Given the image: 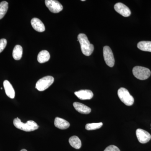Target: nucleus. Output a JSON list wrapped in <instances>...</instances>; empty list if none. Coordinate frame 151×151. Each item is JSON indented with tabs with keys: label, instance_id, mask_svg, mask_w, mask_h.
<instances>
[{
	"label": "nucleus",
	"instance_id": "8",
	"mask_svg": "<svg viewBox=\"0 0 151 151\" xmlns=\"http://www.w3.org/2000/svg\"><path fill=\"white\" fill-rule=\"evenodd\" d=\"M136 135L138 141L142 144L147 143L151 139L150 134L149 132L142 129H139L137 130Z\"/></svg>",
	"mask_w": 151,
	"mask_h": 151
},
{
	"label": "nucleus",
	"instance_id": "13",
	"mask_svg": "<svg viewBox=\"0 0 151 151\" xmlns=\"http://www.w3.org/2000/svg\"><path fill=\"white\" fill-rule=\"evenodd\" d=\"M55 126L60 129H66L70 127V124L66 120L59 117H56L55 119Z\"/></svg>",
	"mask_w": 151,
	"mask_h": 151
},
{
	"label": "nucleus",
	"instance_id": "16",
	"mask_svg": "<svg viewBox=\"0 0 151 151\" xmlns=\"http://www.w3.org/2000/svg\"><path fill=\"white\" fill-rule=\"evenodd\" d=\"M69 143L71 147L76 149H79L81 147V140L77 136H72L69 138Z\"/></svg>",
	"mask_w": 151,
	"mask_h": 151
},
{
	"label": "nucleus",
	"instance_id": "21",
	"mask_svg": "<svg viewBox=\"0 0 151 151\" xmlns=\"http://www.w3.org/2000/svg\"><path fill=\"white\" fill-rule=\"evenodd\" d=\"M7 45V40L5 39L0 40V53L5 48Z\"/></svg>",
	"mask_w": 151,
	"mask_h": 151
},
{
	"label": "nucleus",
	"instance_id": "4",
	"mask_svg": "<svg viewBox=\"0 0 151 151\" xmlns=\"http://www.w3.org/2000/svg\"><path fill=\"white\" fill-rule=\"evenodd\" d=\"M118 94L120 100L126 105L132 106L134 104V97L126 88H120L118 90Z\"/></svg>",
	"mask_w": 151,
	"mask_h": 151
},
{
	"label": "nucleus",
	"instance_id": "3",
	"mask_svg": "<svg viewBox=\"0 0 151 151\" xmlns=\"http://www.w3.org/2000/svg\"><path fill=\"white\" fill-rule=\"evenodd\" d=\"M132 72L136 78L142 80L147 79L151 74L150 70L149 68L140 66L134 67Z\"/></svg>",
	"mask_w": 151,
	"mask_h": 151
},
{
	"label": "nucleus",
	"instance_id": "10",
	"mask_svg": "<svg viewBox=\"0 0 151 151\" xmlns=\"http://www.w3.org/2000/svg\"><path fill=\"white\" fill-rule=\"evenodd\" d=\"M74 94L81 100H90L94 96L92 91L88 89L79 90L74 92Z\"/></svg>",
	"mask_w": 151,
	"mask_h": 151
},
{
	"label": "nucleus",
	"instance_id": "14",
	"mask_svg": "<svg viewBox=\"0 0 151 151\" xmlns=\"http://www.w3.org/2000/svg\"><path fill=\"white\" fill-rule=\"evenodd\" d=\"M3 84L6 94L11 99H14L15 97V91L9 81L5 80Z\"/></svg>",
	"mask_w": 151,
	"mask_h": 151
},
{
	"label": "nucleus",
	"instance_id": "2",
	"mask_svg": "<svg viewBox=\"0 0 151 151\" xmlns=\"http://www.w3.org/2000/svg\"><path fill=\"white\" fill-rule=\"evenodd\" d=\"M13 124L16 128L27 132L35 131L39 127L34 121H29L26 123H23L18 118L14 119Z\"/></svg>",
	"mask_w": 151,
	"mask_h": 151
},
{
	"label": "nucleus",
	"instance_id": "5",
	"mask_svg": "<svg viewBox=\"0 0 151 151\" xmlns=\"http://www.w3.org/2000/svg\"><path fill=\"white\" fill-rule=\"evenodd\" d=\"M54 78L52 76H48L40 78L36 84L35 88L39 91H43L48 88L53 84Z\"/></svg>",
	"mask_w": 151,
	"mask_h": 151
},
{
	"label": "nucleus",
	"instance_id": "24",
	"mask_svg": "<svg viewBox=\"0 0 151 151\" xmlns=\"http://www.w3.org/2000/svg\"><path fill=\"white\" fill-rule=\"evenodd\" d=\"M85 1V0H82V1Z\"/></svg>",
	"mask_w": 151,
	"mask_h": 151
},
{
	"label": "nucleus",
	"instance_id": "15",
	"mask_svg": "<svg viewBox=\"0 0 151 151\" xmlns=\"http://www.w3.org/2000/svg\"><path fill=\"white\" fill-rule=\"evenodd\" d=\"M50 58L49 52L46 50H43L40 51L38 55L37 60L40 63H45L47 62Z\"/></svg>",
	"mask_w": 151,
	"mask_h": 151
},
{
	"label": "nucleus",
	"instance_id": "12",
	"mask_svg": "<svg viewBox=\"0 0 151 151\" xmlns=\"http://www.w3.org/2000/svg\"><path fill=\"white\" fill-rule=\"evenodd\" d=\"M73 106L76 111L81 114H88L91 112V108L82 103L75 102L73 103Z\"/></svg>",
	"mask_w": 151,
	"mask_h": 151
},
{
	"label": "nucleus",
	"instance_id": "23",
	"mask_svg": "<svg viewBox=\"0 0 151 151\" xmlns=\"http://www.w3.org/2000/svg\"><path fill=\"white\" fill-rule=\"evenodd\" d=\"M20 151H27V150H25V149H23V150H21Z\"/></svg>",
	"mask_w": 151,
	"mask_h": 151
},
{
	"label": "nucleus",
	"instance_id": "7",
	"mask_svg": "<svg viewBox=\"0 0 151 151\" xmlns=\"http://www.w3.org/2000/svg\"><path fill=\"white\" fill-rule=\"evenodd\" d=\"M45 4L49 10L53 13H58L63 9L62 4L56 0H46Z\"/></svg>",
	"mask_w": 151,
	"mask_h": 151
},
{
	"label": "nucleus",
	"instance_id": "1",
	"mask_svg": "<svg viewBox=\"0 0 151 151\" xmlns=\"http://www.w3.org/2000/svg\"><path fill=\"white\" fill-rule=\"evenodd\" d=\"M78 41L81 45V51L86 56H89L94 50V46L90 43L88 38L84 34H79L78 36Z\"/></svg>",
	"mask_w": 151,
	"mask_h": 151
},
{
	"label": "nucleus",
	"instance_id": "22",
	"mask_svg": "<svg viewBox=\"0 0 151 151\" xmlns=\"http://www.w3.org/2000/svg\"><path fill=\"white\" fill-rule=\"evenodd\" d=\"M104 151H121L120 149L114 145H110L107 147Z\"/></svg>",
	"mask_w": 151,
	"mask_h": 151
},
{
	"label": "nucleus",
	"instance_id": "6",
	"mask_svg": "<svg viewBox=\"0 0 151 151\" xmlns=\"http://www.w3.org/2000/svg\"><path fill=\"white\" fill-rule=\"evenodd\" d=\"M103 56L106 64L109 67H112L115 64V59L113 52L108 46L103 47Z\"/></svg>",
	"mask_w": 151,
	"mask_h": 151
},
{
	"label": "nucleus",
	"instance_id": "17",
	"mask_svg": "<svg viewBox=\"0 0 151 151\" xmlns=\"http://www.w3.org/2000/svg\"><path fill=\"white\" fill-rule=\"evenodd\" d=\"M23 54V49L20 45H17L14 47L13 51V57L16 60L21 59Z\"/></svg>",
	"mask_w": 151,
	"mask_h": 151
},
{
	"label": "nucleus",
	"instance_id": "19",
	"mask_svg": "<svg viewBox=\"0 0 151 151\" xmlns=\"http://www.w3.org/2000/svg\"><path fill=\"white\" fill-rule=\"evenodd\" d=\"M9 4L7 2L4 1L0 3V19L3 18L8 9Z\"/></svg>",
	"mask_w": 151,
	"mask_h": 151
},
{
	"label": "nucleus",
	"instance_id": "18",
	"mask_svg": "<svg viewBox=\"0 0 151 151\" xmlns=\"http://www.w3.org/2000/svg\"><path fill=\"white\" fill-rule=\"evenodd\" d=\"M137 47L142 51L151 52V41H143L139 42L138 43Z\"/></svg>",
	"mask_w": 151,
	"mask_h": 151
},
{
	"label": "nucleus",
	"instance_id": "20",
	"mask_svg": "<svg viewBox=\"0 0 151 151\" xmlns=\"http://www.w3.org/2000/svg\"><path fill=\"white\" fill-rule=\"evenodd\" d=\"M103 124L102 122L98 123H92L86 124L85 129L88 131L100 129L103 126Z\"/></svg>",
	"mask_w": 151,
	"mask_h": 151
},
{
	"label": "nucleus",
	"instance_id": "11",
	"mask_svg": "<svg viewBox=\"0 0 151 151\" xmlns=\"http://www.w3.org/2000/svg\"><path fill=\"white\" fill-rule=\"evenodd\" d=\"M31 24L34 29L38 32H43L45 31V27L40 19L34 18L31 21Z\"/></svg>",
	"mask_w": 151,
	"mask_h": 151
},
{
	"label": "nucleus",
	"instance_id": "9",
	"mask_svg": "<svg viewBox=\"0 0 151 151\" xmlns=\"http://www.w3.org/2000/svg\"><path fill=\"white\" fill-rule=\"evenodd\" d=\"M115 10L122 15L123 17H128L130 16L131 14V11L130 9L122 3H118L114 6Z\"/></svg>",
	"mask_w": 151,
	"mask_h": 151
},
{
	"label": "nucleus",
	"instance_id": "25",
	"mask_svg": "<svg viewBox=\"0 0 151 151\" xmlns=\"http://www.w3.org/2000/svg\"><path fill=\"white\" fill-rule=\"evenodd\" d=\"M1 89H3V88H2V87H1Z\"/></svg>",
	"mask_w": 151,
	"mask_h": 151
}]
</instances>
